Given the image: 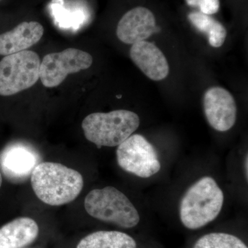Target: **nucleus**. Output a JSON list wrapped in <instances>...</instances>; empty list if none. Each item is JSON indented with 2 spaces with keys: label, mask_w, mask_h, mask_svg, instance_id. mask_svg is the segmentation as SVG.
<instances>
[{
  "label": "nucleus",
  "mask_w": 248,
  "mask_h": 248,
  "mask_svg": "<svg viewBox=\"0 0 248 248\" xmlns=\"http://www.w3.org/2000/svg\"><path fill=\"white\" fill-rule=\"evenodd\" d=\"M223 202V191L215 179L202 178L191 186L181 201V221L187 229L203 228L218 217Z\"/></svg>",
  "instance_id": "obj_2"
},
{
  "label": "nucleus",
  "mask_w": 248,
  "mask_h": 248,
  "mask_svg": "<svg viewBox=\"0 0 248 248\" xmlns=\"http://www.w3.org/2000/svg\"><path fill=\"white\" fill-rule=\"evenodd\" d=\"M130 56L145 76L153 81H161L169 75L167 59L156 45L146 40L132 45Z\"/></svg>",
  "instance_id": "obj_11"
},
{
  "label": "nucleus",
  "mask_w": 248,
  "mask_h": 248,
  "mask_svg": "<svg viewBox=\"0 0 248 248\" xmlns=\"http://www.w3.org/2000/svg\"><path fill=\"white\" fill-rule=\"evenodd\" d=\"M45 29L37 22H23L0 35V55L6 56L27 50L40 42Z\"/></svg>",
  "instance_id": "obj_13"
},
{
  "label": "nucleus",
  "mask_w": 248,
  "mask_h": 248,
  "mask_svg": "<svg viewBox=\"0 0 248 248\" xmlns=\"http://www.w3.org/2000/svg\"><path fill=\"white\" fill-rule=\"evenodd\" d=\"M205 117L212 128L226 132L234 126L236 120V105L231 93L221 87H211L203 97Z\"/></svg>",
  "instance_id": "obj_8"
},
{
  "label": "nucleus",
  "mask_w": 248,
  "mask_h": 248,
  "mask_svg": "<svg viewBox=\"0 0 248 248\" xmlns=\"http://www.w3.org/2000/svg\"><path fill=\"white\" fill-rule=\"evenodd\" d=\"M74 248H137V243L123 232L99 231L80 239Z\"/></svg>",
  "instance_id": "obj_14"
},
{
  "label": "nucleus",
  "mask_w": 248,
  "mask_h": 248,
  "mask_svg": "<svg viewBox=\"0 0 248 248\" xmlns=\"http://www.w3.org/2000/svg\"><path fill=\"white\" fill-rule=\"evenodd\" d=\"M117 160L122 169L139 177H151L161 169L154 146L139 134L130 135L119 145Z\"/></svg>",
  "instance_id": "obj_6"
},
{
  "label": "nucleus",
  "mask_w": 248,
  "mask_h": 248,
  "mask_svg": "<svg viewBox=\"0 0 248 248\" xmlns=\"http://www.w3.org/2000/svg\"><path fill=\"white\" fill-rule=\"evenodd\" d=\"M1 184H2V175H1V171H0V187H1Z\"/></svg>",
  "instance_id": "obj_19"
},
{
  "label": "nucleus",
  "mask_w": 248,
  "mask_h": 248,
  "mask_svg": "<svg viewBox=\"0 0 248 248\" xmlns=\"http://www.w3.org/2000/svg\"><path fill=\"white\" fill-rule=\"evenodd\" d=\"M40 227L30 217H19L0 228V248H27L40 236Z\"/></svg>",
  "instance_id": "obj_12"
},
{
  "label": "nucleus",
  "mask_w": 248,
  "mask_h": 248,
  "mask_svg": "<svg viewBox=\"0 0 248 248\" xmlns=\"http://www.w3.org/2000/svg\"><path fill=\"white\" fill-rule=\"evenodd\" d=\"M248 155L246 156V159H245V174H246V180L248 181Z\"/></svg>",
  "instance_id": "obj_18"
},
{
  "label": "nucleus",
  "mask_w": 248,
  "mask_h": 248,
  "mask_svg": "<svg viewBox=\"0 0 248 248\" xmlns=\"http://www.w3.org/2000/svg\"><path fill=\"white\" fill-rule=\"evenodd\" d=\"M31 182L39 200L53 206L71 203L84 187V179L78 171L58 163L37 164L31 174Z\"/></svg>",
  "instance_id": "obj_1"
},
{
  "label": "nucleus",
  "mask_w": 248,
  "mask_h": 248,
  "mask_svg": "<svg viewBox=\"0 0 248 248\" xmlns=\"http://www.w3.org/2000/svg\"><path fill=\"white\" fill-rule=\"evenodd\" d=\"M31 248L29 247V248Z\"/></svg>",
  "instance_id": "obj_20"
},
{
  "label": "nucleus",
  "mask_w": 248,
  "mask_h": 248,
  "mask_svg": "<svg viewBox=\"0 0 248 248\" xmlns=\"http://www.w3.org/2000/svg\"><path fill=\"white\" fill-rule=\"evenodd\" d=\"M191 24L203 33L206 34L210 46L219 48L226 40L227 31L226 28L213 17L201 12H192L188 15Z\"/></svg>",
  "instance_id": "obj_15"
},
{
  "label": "nucleus",
  "mask_w": 248,
  "mask_h": 248,
  "mask_svg": "<svg viewBox=\"0 0 248 248\" xmlns=\"http://www.w3.org/2000/svg\"><path fill=\"white\" fill-rule=\"evenodd\" d=\"M40 59L32 50L6 55L0 61V95H14L40 79Z\"/></svg>",
  "instance_id": "obj_5"
},
{
  "label": "nucleus",
  "mask_w": 248,
  "mask_h": 248,
  "mask_svg": "<svg viewBox=\"0 0 248 248\" xmlns=\"http://www.w3.org/2000/svg\"><path fill=\"white\" fill-rule=\"evenodd\" d=\"M193 248H248V246L234 235L214 232L202 236Z\"/></svg>",
  "instance_id": "obj_16"
},
{
  "label": "nucleus",
  "mask_w": 248,
  "mask_h": 248,
  "mask_svg": "<svg viewBox=\"0 0 248 248\" xmlns=\"http://www.w3.org/2000/svg\"><path fill=\"white\" fill-rule=\"evenodd\" d=\"M84 207L93 218L124 229L133 228L140 223L137 209L128 197L115 187L91 190L85 198Z\"/></svg>",
  "instance_id": "obj_4"
},
{
  "label": "nucleus",
  "mask_w": 248,
  "mask_h": 248,
  "mask_svg": "<svg viewBox=\"0 0 248 248\" xmlns=\"http://www.w3.org/2000/svg\"><path fill=\"white\" fill-rule=\"evenodd\" d=\"M140 125L139 116L132 111L116 110L90 114L81 124L85 138L101 148L118 146Z\"/></svg>",
  "instance_id": "obj_3"
},
{
  "label": "nucleus",
  "mask_w": 248,
  "mask_h": 248,
  "mask_svg": "<svg viewBox=\"0 0 248 248\" xmlns=\"http://www.w3.org/2000/svg\"><path fill=\"white\" fill-rule=\"evenodd\" d=\"M40 161V155L30 147L11 145L0 154V170L9 182L19 184L31 177Z\"/></svg>",
  "instance_id": "obj_9"
},
{
  "label": "nucleus",
  "mask_w": 248,
  "mask_h": 248,
  "mask_svg": "<svg viewBox=\"0 0 248 248\" xmlns=\"http://www.w3.org/2000/svg\"><path fill=\"white\" fill-rule=\"evenodd\" d=\"M190 6L200 8L201 13L208 15L217 14L219 10V0H186Z\"/></svg>",
  "instance_id": "obj_17"
},
{
  "label": "nucleus",
  "mask_w": 248,
  "mask_h": 248,
  "mask_svg": "<svg viewBox=\"0 0 248 248\" xmlns=\"http://www.w3.org/2000/svg\"><path fill=\"white\" fill-rule=\"evenodd\" d=\"M156 31V19L149 9L134 8L121 18L117 27V38L126 45L146 40Z\"/></svg>",
  "instance_id": "obj_10"
},
{
  "label": "nucleus",
  "mask_w": 248,
  "mask_h": 248,
  "mask_svg": "<svg viewBox=\"0 0 248 248\" xmlns=\"http://www.w3.org/2000/svg\"><path fill=\"white\" fill-rule=\"evenodd\" d=\"M93 62L91 54L78 48H67L59 53L48 54L41 62V81L45 87H57L68 75L88 69Z\"/></svg>",
  "instance_id": "obj_7"
}]
</instances>
